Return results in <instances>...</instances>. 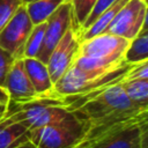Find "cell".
<instances>
[{
    "instance_id": "obj_1",
    "label": "cell",
    "mask_w": 148,
    "mask_h": 148,
    "mask_svg": "<svg viewBox=\"0 0 148 148\" xmlns=\"http://www.w3.org/2000/svg\"><path fill=\"white\" fill-rule=\"evenodd\" d=\"M61 102L64 108L86 120L89 127L120 121L148 111L134 105L120 83L81 96H61Z\"/></svg>"
},
{
    "instance_id": "obj_2",
    "label": "cell",
    "mask_w": 148,
    "mask_h": 148,
    "mask_svg": "<svg viewBox=\"0 0 148 148\" xmlns=\"http://www.w3.org/2000/svg\"><path fill=\"white\" fill-rule=\"evenodd\" d=\"M147 116L143 111L120 121L90 126L74 148H147Z\"/></svg>"
},
{
    "instance_id": "obj_3",
    "label": "cell",
    "mask_w": 148,
    "mask_h": 148,
    "mask_svg": "<svg viewBox=\"0 0 148 148\" xmlns=\"http://www.w3.org/2000/svg\"><path fill=\"white\" fill-rule=\"evenodd\" d=\"M128 42L111 34H102L81 40L79 53L72 65L87 72L105 73L113 71L126 64L124 53Z\"/></svg>"
},
{
    "instance_id": "obj_4",
    "label": "cell",
    "mask_w": 148,
    "mask_h": 148,
    "mask_svg": "<svg viewBox=\"0 0 148 148\" xmlns=\"http://www.w3.org/2000/svg\"><path fill=\"white\" fill-rule=\"evenodd\" d=\"M131 65L125 64L105 73L87 72L71 66L66 73L53 83V91L60 96H81L112 84L120 83Z\"/></svg>"
},
{
    "instance_id": "obj_5",
    "label": "cell",
    "mask_w": 148,
    "mask_h": 148,
    "mask_svg": "<svg viewBox=\"0 0 148 148\" xmlns=\"http://www.w3.org/2000/svg\"><path fill=\"white\" fill-rule=\"evenodd\" d=\"M88 128L89 124L72 111L60 121L29 131V140L38 148H74Z\"/></svg>"
},
{
    "instance_id": "obj_6",
    "label": "cell",
    "mask_w": 148,
    "mask_h": 148,
    "mask_svg": "<svg viewBox=\"0 0 148 148\" xmlns=\"http://www.w3.org/2000/svg\"><path fill=\"white\" fill-rule=\"evenodd\" d=\"M147 0H127L116 14L105 34L131 40L147 23Z\"/></svg>"
},
{
    "instance_id": "obj_7",
    "label": "cell",
    "mask_w": 148,
    "mask_h": 148,
    "mask_svg": "<svg viewBox=\"0 0 148 148\" xmlns=\"http://www.w3.org/2000/svg\"><path fill=\"white\" fill-rule=\"evenodd\" d=\"M34 24L22 3L13 17L0 30V47L9 52L15 59L23 58L27 38Z\"/></svg>"
},
{
    "instance_id": "obj_8",
    "label": "cell",
    "mask_w": 148,
    "mask_h": 148,
    "mask_svg": "<svg viewBox=\"0 0 148 148\" xmlns=\"http://www.w3.org/2000/svg\"><path fill=\"white\" fill-rule=\"evenodd\" d=\"M80 47L79 32L71 27L52 50L46 66L52 82H57L74 62Z\"/></svg>"
},
{
    "instance_id": "obj_9",
    "label": "cell",
    "mask_w": 148,
    "mask_h": 148,
    "mask_svg": "<svg viewBox=\"0 0 148 148\" xmlns=\"http://www.w3.org/2000/svg\"><path fill=\"white\" fill-rule=\"evenodd\" d=\"M71 27L75 29L73 21L72 5L71 1L67 0L64 3H61L57 8V10L46 20L43 46L39 54L37 56V58L40 61L46 64L52 50L60 42V39L64 37V35Z\"/></svg>"
},
{
    "instance_id": "obj_10",
    "label": "cell",
    "mask_w": 148,
    "mask_h": 148,
    "mask_svg": "<svg viewBox=\"0 0 148 148\" xmlns=\"http://www.w3.org/2000/svg\"><path fill=\"white\" fill-rule=\"evenodd\" d=\"M3 88L7 91L12 103L23 104L40 97L36 92L25 72V68L23 65V58L14 60L13 65L10 66L7 73Z\"/></svg>"
},
{
    "instance_id": "obj_11",
    "label": "cell",
    "mask_w": 148,
    "mask_h": 148,
    "mask_svg": "<svg viewBox=\"0 0 148 148\" xmlns=\"http://www.w3.org/2000/svg\"><path fill=\"white\" fill-rule=\"evenodd\" d=\"M23 65L36 92L39 96L53 92V82L45 62L40 61L38 58H23Z\"/></svg>"
},
{
    "instance_id": "obj_12",
    "label": "cell",
    "mask_w": 148,
    "mask_h": 148,
    "mask_svg": "<svg viewBox=\"0 0 148 148\" xmlns=\"http://www.w3.org/2000/svg\"><path fill=\"white\" fill-rule=\"evenodd\" d=\"M29 140V130L21 121L3 118L0 121V148H14Z\"/></svg>"
},
{
    "instance_id": "obj_13",
    "label": "cell",
    "mask_w": 148,
    "mask_h": 148,
    "mask_svg": "<svg viewBox=\"0 0 148 148\" xmlns=\"http://www.w3.org/2000/svg\"><path fill=\"white\" fill-rule=\"evenodd\" d=\"M127 0H116L109 8H106L88 28L83 29L82 31H80L79 34V38H80V42L81 40H86V39H89L91 37H95V36H98V35H102V34H105L109 25L111 24V22L113 21L116 14L119 12V9L124 6V3L126 2Z\"/></svg>"
},
{
    "instance_id": "obj_14",
    "label": "cell",
    "mask_w": 148,
    "mask_h": 148,
    "mask_svg": "<svg viewBox=\"0 0 148 148\" xmlns=\"http://www.w3.org/2000/svg\"><path fill=\"white\" fill-rule=\"evenodd\" d=\"M148 60V28L143 24L139 34L128 42L124 53V61L128 65Z\"/></svg>"
},
{
    "instance_id": "obj_15",
    "label": "cell",
    "mask_w": 148,
    "mask_h": 148,
    "mask_svg": "<svg viewBox=\"0 0 148 148\" xmlns=\"http://www.w3.org/2000/svg\"><path fill=\"white\" fill-rule=\"evenodd\" d=\"M120 86L134 105L141 110H148V79L124 80Z\"/></svg>"
},
{
    "instance_id": "obj_16",
    "label": "cell",
    "mask_w": 148,
    "mask_h": 148,
    "mask_svg": "<svg viewBox=\"0 0 148 148\" xmlns=\"http://www.w3.org/2000/svg\"><path fill=\"white\" fill-rule=\"evenodd\" d=\"M65 1L67 0H35L24 6L32 24L35 25L46 22V20Z\"/></svg>"
},
{
    "instance_id": "obj_17",
    "label": "cell",
    "mask_w": 148,
    "mask_h": 148,
    "mask_svg": "<svg viewBox=\"0 0 148 148\" xmlns=\"http://www.w3.org/2000/svg\"><path fill=\"white\" fill-rule=\"evenodd\" d=\"M45 28H46V22L35 24L32 27L24 45L23 58H37L43 46Z\"/></svg>"
},
{
    "instance_id": "obj_18",
    "label": "cell",
    "mask_w": 148,
    "mask_h": 148,
    "mask_svg": "<svg viewBox=\"0 0 148 148\" xmlns=\"http://www.w3.org/2000/svg\"><path fill=\"white\" fill-rule=\"evenodd\" d=\"M73 12V21L75 30L79 32L80 28L87 20L89 13L91 12L96 0H69Z\"/></svg>"
},
{
    "instance_id": "obj_19",
    "label": "cell",
    "mask_w": 148,
    "mask_h": 148,
    "mask_svg": "<svg viewBox=\"0 0 148 148\" xmlns=\"http://www.w3.org/2000/svg\"><path fill=\"white\" fill-rule=\"evenodd\" d=\"M22 5L21 0H0V30Z\"/></svg>"
},
{
    "instance_id": "obj_20",
    "label": "cell",
    "mask_w": 148,
    "mask_h": 148,
    "mask_svg": "<svg viewBox=\"0 0 148 148\" xmlns=\"http://www.w3.org/2000/svg\"><path fill=\"white\" fill-rule=\"evenodd\" d=\"M114 1H116V0H96V2H95V5H94L91 12L89 13L87 20L84 21V23H83L82 27L80 28V31H82L83 29L88 28V27H89L106 8H109ZM80 31H79V34H80Z\"/></svg>"
},
{
    "instance_id": "obj_21",
    "label": "cell",
    "mask_w": 148,
    "mask_h": 148,
    "mask_svg": "<svg viewBox=\"0 0 148 148\" xmlns=\"http://www.w3.org/2000/svg\"><path fill=\"white\" fill-rule=\"evenodd\" d=\"M143 79H148V60L131 65L124 77V80H143Z\"/></svg>"
},
{
    "instance_id": "obj_22",
    "label": "cell",
    "mask_w": 148,
    "mask_h": 148,
    "mask_svg": "<svg viewBox=\"0 0 148 148\" xmlns=\"http://www.w3.org/2000/svg\"><path fill=\"white\" fill-rule=\"evenodd\" d=\"M14 60H15V58L9 52H7L2 47H0V86L1 87H3V84H5L7 73L10 68V66L13 65Z\"/></svg>"
},
{
    "instance_id": "obj_23",
    "label": "cell",
    "mask_w": 148,
    "mask_h": 148,
    "mask_svg": "<svg viewBox=\"0 0 148 148\" xmlns=\"http://www.w3.org/2000/svg\"><path fill=\"white\" fill-rule=\"evenodd\" d=\"M9 104H10V98H9L7 91L5 90V88L0 86V121L8 113Z\"/></svg>"
},
{
    "instance_id": "obj_24",
    "label": "cell",
    "mask_w": 148,
    "mask_h": 148,
    "mask_svg": "<svg viewBox=\"0 0 148 148\" xmlns=\"http://www.w3.org/2000/svg\"><path fill=\"white\" fill-rule=\"evenodd\" d=\"M14 148H38V147L36 145H34L30 140H28V141H25V142H23V143H21L18 146H16V147H14Z\"/></svg>"
},
{
    "instance_id": "obj_25",
    "label": "cell",
    "mask_w": 148,
    "mask_h": 148,
    "mask_svg": "<svg viewBox=\"0 0 148 148\" xmlns=\"http://www.w3.org/2000/svg\"><path fill=\"white\" fill-rule=\"evenodd\" d=\"M32 1H35V0H21V2H22L23 5H27V3H29V2H32Z\"/></svg>"
}]
</instances>
